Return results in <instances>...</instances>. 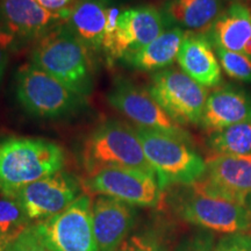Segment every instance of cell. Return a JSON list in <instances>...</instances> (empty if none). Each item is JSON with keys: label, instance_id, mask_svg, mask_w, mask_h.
Here are the masks:
<instances>
[{"label": "cell", "instance_id": "1", "mask_svg": "<svg viewBox=\"0 0 251 251\" xmlns=\"http://www.w3.org/2000/svg\"><path fill=\"white\" fill-rule=\"evenodd\" d=\"M64 150L57 143L36 137L0 139V193L15 198L34 181L61 171Z\"/></svg>", "mask_w": 251, "mask_h": 251}, {"label": "cell", "instance_id": "2", "mask_svg": "<svg viewBox=\"0 0 251 251\" xmlns=\"http://www.w3.org/2000/svg\"><path fill=\"white\" fill-rule=\"evenodd\" d=\"M30 63L86 98L93 90L90 52L62 24L34 45Z\"/></svg>", "mask_w": 251, "mask_h": 251}, {"label": "cell", "instance_id": "3", "mask_svg": "<svg viewBox=\"0 0 251 251\" xmlns=\"http://www.w3.org/2000/svg\"><path fill=\"white\" fill-rule=\"evenodd\" d=\"M177 186L171 203L188 224L227 235L251 233V212L246 205L207 192L198 181Z\"/></svg>", "mask_w": 251, "mask_h": 251}, {"label": "cell", "instance_id": "4", "mask_svg": "<svg viewBox=\"0 0 251 251\" xmlns=\"http://www.w3.org/2000/svg\"><path fill=\"white\" fill-rule=\"evenodd\" d=\"M136 131L162 191L172 185L196 183L205 175L206 162L191 140L142 127H136Z\"/></svg>", "mask_w": 251, "mask_h": 251}, {"label": "cell", "instance_id": "5", "mask_svg": "<svg viewBox=\"0 0 251 251\" xmlns=\"http://www.w3.org/2000/svg\"><path fill=\"white\" fill-rule=\"evenodd\" d=\"M81 158L89 176L108 168L136 169L156 175L144 155L136 128L118 120L103 122L91 131L83 143Z\"/></svg>", "mask_w": 251, "mask_h": 251}, {"label": "cell", "instance_id": "6", "mask_svg": "<svg viewBox=\"0 0 251 251\" xmlns=\"http://www.w3.org/2000/svg\"><path fill=\"white\" fill-rule=\"evenodd\" d=\"M15 96L28 114L46 120L77 114L85 107L86 99L31 63L17 72Z\"/></svg>", "mask_w": 251, "mask_h": 251}, {"label": "cell", "instance_id": "7", "mask_svg": "<svg viewBox=\"0 0 251 251\" xmlns=\"http://www.w3.org/2000/svg\"><path fill=\"white\" fill-rule=\"evenodd\" d=\"M70 8L54 13L36 0H0V46L18 50L35 43L64 24Z\"/></svg>", "mask_w": 251, "mask_h": 251}, {"label": "cell", "instance_id": "8", "mask_svg": "<svg viewBox=\"0 0 251 251\" xmlns=\"http://www.w3.org/2000/svg\"><path fill=\"white\" fill-rule=\"evenodd\" d=\"M148 91L177 124L200 125L208 93L184 71L174 68L157 71Z\"/></svg>", "mask_w": 251, "mask_h": 251}, {"label": "cell", "instance_id": "9", "mask_svg": "<svg viewBox=\"0 0 251 251\" xmlns=\"http://www.w3.org/2000/svg\"><path fill=\"white\" fill-rule=\"evenodd\" d=\"M107 101L137 127L191 140L187 131L158 105L148 90H144L127 78L114 80L107 93Z\"/></svg>", "mask_w": 251, "mask_h": 251}, {"label": "cell", "instance_id": "10", "mask_svg": "<svg viewBox=\"0 0 251 251\" xmlns=\"http://www.w3.org/2000/svg\"><path fill=\"white\" fill-rule=\"evenodd\" d=\"M37 227L54 251H99L89 196L78 197L68 208L37 224Z\"/></svg>", "mask_w": 251, "mask_h": 251}, {"label": "cell", "instance_id": "11", "mask_svg": "<svg viewBox=\"0 0 251 251\" xmlns=\"http://www.w3.org/2000/svg\"><path fill=\"white\" fill-rule=\"evenodd\" d=\"M168 28L162 11L152 6H139L122 11L118 28L103 36L102 51L109 63L121 59L128 52L143 48Z\"/></svg>", "mask_w": 251, "mask_h": 251}, {"label": "cell", "instance_id": "12", "mask_svg": "<svg viewBox=\"0 0 251 251\" xmlns=\"http://www.w3.org/2000/svg\"><path fill=\"white\" fill-rule=\"evenodd\" d=\"M86 186L100 196L115 198L131 206L157 207L163 199L156 175L136 169H103L89 176Z\"/></svg>", "mask_w": 251, "mask_h": 251}, {"label": "cell", "instance_id": "13", "mask_svg": "<svg viewBox=\"0 0 251 251\" xmlns=\"http://www.w3.org/2000/svg\"><path fill=\"white\" fill-rule=\"evenodd\" d=\"M78 197L80 186L76 178L58 171L21 188L14 199L30 220H47L68 208Z\"/></svg>", "mask_w": 251, "mask_h": 251}, {"label": "cell", "instance_id": "14", "mask_svg": "<svg viewBox=\"0 0 251 251\" xmlns=\"http://www.w3.org/2000/svg\"><path fill=\"white\" fill-rule=\"evenodd\" d=\"M207 192L246 205L251 194V153L215 155L206 162V172L197 180Z\"/></svg>", "mask_w": 251, "mask_h": 251}, {"label": "cell", "instance_id": "15", "mask_svg": "<svg viewBox=\"0 0 251 251\" xmlns=\"http://www.w3.org/2000/svg\"><path fill=\"white\" fill-rule=\"evenodd\" d=\"M135 224V209L129 203L99 196L92 203V225L99 251H117Z\"/></svg>", "mask_w": 251, "mask_h": 251}, {"label": "cell", "instance_id": "16", "mask_svg": "<svg viewBox=\"0 0 251 251\" xmlns=\"http://www.w3.org/2000/svg\"><path fill=\"white\" fill-rule=\"evenodd\" d=\"M246 121H251V96L244 89L227 85L208 96L200 125L211 134Z\"/></svg>", "mask_w": 251, "mask_h": 251}, {"label": "cell", "instance_id": "17", "mask_svg": "<svg viewBox=\"0 0 251 251\" xmlns=\"http://www.w3.org/2000/svg\"><path fill=\"white\" fill-rule=\"evenodd\" d=\"M213 47L208 34L186 31L177 56L178 64L185 74L203 87L220 85L222 80L221 68Z\"/></svg>", "mask_w": 251, "mask_h": 251}, {"label": "cell", "instance_id": "18", "mask_svg": "<svg viewBox=\"0 0 251 251\" xmlns=\"http://www.w3.org/2000/svg\"><path fill=\"white\" fill-rule=\"evenodd\" d=\"M224 12L221 0H169L162 13L168 27L207 34Z\"/></svg>", "mask_w": 251, "mask_h": 251}, {"label": "cell", "instance_id": "19", "mask_svg": "<svg viewBox=\"0 0 251 251\" xmlns=\"http://www.w3.org/2000/svg\"><path fill=\"white\" fill-rule=\"evenodd\" d=\"M107 9L100 0H75L71 5L65 25L89 52L102 51Z\"/></svg>", "mask_w": 251, "mask_h": 251}, {"label": "cell", "instance_id": "20", "mask_svg": "<svg viewBox=\"0 0 251 251\" xmlns=\"http://www.w3.org/2000/svg\"><path fill=\"white\" fill-rule=\"evenodd\" d=\"M213 46L251 57V11L241 2H234L222 12L208 31Z\"/></svg>", "mask_w": 251, "mask_h": 251}, {"label": "cell", "instance_id": "21", "mask_svg": "<svg viewBox=\"0 0 251 251\" xmlns=\"http://www.w3.org/2000/svg\"><path fill=\"white\" fill-rule=\"evenodd\" d=\"M186 31L180 28H169L143 48L128 52L121 62L140 71H161L171 65L181 47Z\"/></svg>", "mask_w": 251, "mask_h": 251}, {"label": "cell", "instance_id": "22", "mask_svg": "<svg viewBox=\"0 0 251 251\" xmlns=\"http://www.w3.org/2000/svg\"><path fill=\"white\" fill-rule=\"evenodd\" d=\"M207 144L220 156H238L251 153V121L230 126L209 134Z\"/></svg>", "mask_w": 251, "mask_h": 251}, {"label": "cell", "instance_id": "23", "mask_svg": "<svg viewBox=\"0 0 251 251\" xmlns=\"http://www.w3.org/2000/svg\"><path fill=\"white\" fill-rule=\"evenodd\" d=\"M29 221L30 219L17 199L7 197L0 199V231L4 236L12 241L29 226Z\"/></svg>", "mask_w": 251, "mask_h": 251}, {"label": "cell", "instance_id": "24", "mask_svg": "<svg viewBox=\"0 0 251 251\" xmlns=\"http://www.w3.org/2000/svg\"><path fill=\"white\" fill-rule=\"evenodd\" d=\"M215 54L226 74L235 80L251 84V57L242 52L215 47Z\"/></svg>", "mask_w": 251, "mask_h": 251}, {"label": "cell", "instance_id": "25", "mask_svg": "<svg viewBox=\"0 0 251 251\" xmlns=\"http://www.w3.org/2000/svg\"><path fill=\"white\" fill-rule=\"evenodd\" d=\"M4 251H54L46 242L37 225L28 226L7 244Z\"/></svg>", "mask_w": 251, "mask_h": 251}, {"label": "cell", "instance_id": "26", "mask_svg": "<svg viewBox=\"0 0 251 251\" xmlns=\"http://www.w3.org/2000/svg\"><path fill=\"white\" fill-rule=\"evenodd\" d=\"M215 251H251V235H226L215 244Z\"/></svg>", "mask_w": 251, "mask_h": 251}, {"label": "cell", "instance_id": "27", "mask_svg": "<svg viewBox=\"0 0 251 251\" xmlns=\"http://www.w3.org/2000/svg\"><path fill=\"white\" fill-rule=\"evenodd\" d=\"M176 251H215V246L211 235L199 233L184 240Z\"/></svg>", "mask_w": 251, "mask_h": 251}, {"label": "cell", "instance_id": "28", "mask_svg": "<svg viewBox=\"0 0 251 251\" xmlns=\"http://www.w3.org/2000/svg\"><path fill=\"white\" fill-rule=\"evenodd\" d=\"M117 251H166L158 241L146 236H133Z\"/></svg>", "mask_w": 251, "mask_h": 251}, {"label": "cell", "instance_id": "29", "mask_svg": "<svg viewBox=\"0 0 251 251\" xmlns=\"http://www.w3.org/2000/svg\"><path fill=\"white\" fill-rule=\"evenodd\" d=\"M36 1L43 8L54 12V13H59V12L70 8L75 0H36Z\"/></svg>", "mask_w": 251, "mask_h": 251}, {"label": "cell", "instance_id": "30", "mask_svg": "<svg viewBox=\"0 0 251 251\" xmlns=\"http://www.w3.org/2000/svg\"><path fill=\"white\" fill-rule=\"evenodd\" d=\"M6 67H7V50L0 46V84L4 77Z\"/></svg>", "mask_w": 251, "mask_h": 251}, {"label": "cell", "instance_id": "31", "mask_svg": "<svg viewBox=\"0 0 251 251\" xmlns=\"http://www.w3.org/2000/svg\"><path fill=\"white\" fill-rule=\"evenodd\" d=\"M11 242V240L9 238H7L6 236H4V235L1 234V231H0V249H4L5 248L7 247V244Z\"/></svg>", "mask_w": 251, "mask_h": 251}, {"label": "cell", "instance_id": "32", "mask_svg": "<svg viewBox=\"0 0 251 251\" xmlns=\"http://www.w3.org/2000/svg\"><path fill=\"white\" fill-rule=\"evenodd\" d=\"M100 1L105 5H115V4H118V2L124 1V0H100Z\"/></svg>", "mask_w": 251, "mask_h": 251}, {"label": "cell", "instance_id": "33", "mask_svg": "<svg viewBox=\"0 0 251 251\" xmlns=\"http://www.w3.org/2000/svg\"><path fill=\"white\" fill-rule=\"evenodd\" d=\"M246 206L248 207V208H249V211L251 212V194L249 197L247 198V201H246Z\"/></svg>", "mask_w": 251, "mask_h": 251}, {"label": "cell", "instance_id": "34", "mask_svg": "<svg viewBox=\"0 0 251 251\" xmlns=\"http://www.w3.org/2000/svg\"><path fill=\"white\" fill-rule=\"evenodd\" d=\"M0 251H4V249H0Z\"/></svg>", "mask_w": 251, "mask_h": 251}]
</instances>
